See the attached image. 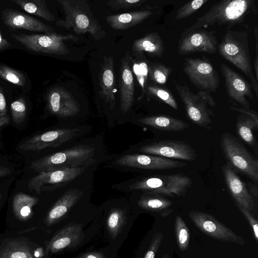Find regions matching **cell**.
<instances>
[{"label":"cell","instance_id":"6da1fadb","mask_svg":"<svg viewBox=\"0 0 258 258\" xmlns=\"http://www.w3.org/2000/svg\"><path fill=\"white\" fill-rule=\"evenodd\" d=\"M192 184L191 178L183 173L140 176L115 185L124 192L141 191L174 197L185 195Z\"/></svg>","mask_w":258,"mask_h":258},{"label":"cell","instance_id":"7a4b0ae2","mask_svg":"<svg viewBox=\"0 0 258 258\" xmlns=\"http://www.w3.org/2000/svg\"><path fill=\"white\" fill-rule=\"evenodd\" d=\"M251 0H224L212 6L191 26L184 29L182 34L207 28L215 24L226 25L227 29L240 23L254 8Z\"/></svg>","mask_w":258,"mask_h":258},{"label":"cell","instance_id":"3957f363","mask_svg":"<svg viewBox=\"0 0 258 258\" xmlns=\"http://www.w3.org/2000/svg\"><path fill=\"white\" fill-rule=\"evenodd\" d=\"M64 18L56 22L58 27L70 29L77 34L88 33L96 40L103 38L106 32L94 17L89 4L85 0H57Z\"/></svg>","mask_w":258,"mask_h":258},{"label":"cell","instance_id":"277c9868","mask_svg":"<svg viewBox=\"0 0 258 258\" xmlns=\"http://www.w3.org/2000/svg\"><path fill=\"white\" fill-rule=\"evenodd\" d=\"M248 36L246 32L227 29L218 44L217 50L222 57L230 62L250 79L257 98L258 84L253 73Z\"/></svg>","mask_w":258,"mask_h":258},{"label":"cell","instance_id":"5b68a950","mask_svg":"<svg viewBox=\"0 0 258 258\" xmlns=\"http://www.w3.org/2000/svg\"><path fill=\"white\" fill-rule=\"evenodd\" d=\"M95 148L79 145L56 152L31 163L30 168L37 172L87 167L95 162Z\"/></svg>","mask_w":258,"mask_h":258},{"label":"cell","instance_id":"8992f818","mask_svg":"<svg viewBox=\"0 0 258 258\" xmlns=\"http://www.w3.org/2000/svg\"><path fill=\"white\" fill-rule=\"evenodd\" d=\"M220 146L227 164L254 182L258 181V160L235 136L228 132L221 137Z\"/></svg>","mask_w":258,"mask_h":258},{"label":"cell","instance_id":"52a82bcc","mask_svg":"<svg viewBox=\"0 0 258 258\" xmlns=\"http://www.w3.org/2000/svg\"><path fill=\"white\" fill-rule=\"evenodd\" d=\"M175 86L189 119L200 126H208L212 122L211 116L214 117L215 115L214 112L208 108V105L212 107L216 106L211 93L199 90L195 94L185 85L175 83Z\"/></svg>","mask_w":258,"mask_h":258},{"label":"cell","instance_id":"ba28073f","mask_svg":"<svg viewBox=\"0 0 258 258\" xmlns=\"http://www.w3.org/2000/svg\"><path fill=\"white\" fill-rule=\"evenodd\" d=\"M13 37L26 49L35 52L66 55L70 53L65 41H77L75 35H60L54 32L44 34H13Z\"/></svg>","mask_w":258,"mask_h":258},{"label":"cell","instance_id":"9c48e42d","mask_svg":"<svg viewBox=\"0 0 258 258\" xmlns=\"http://www.w3.org/2000/svg\"><path fill=\"white\" fill-rule=\"evenodd\" d=\"M116 167L124 170H155L182 167L186 163L164 157L145 154H126L114 160Z\"/></svg>","mask_w":258,"mask_h":258},{"label":"cell","instance_id":"30bf717a","mask_svg":"<svg viewBox=\"0 0 258 258\" xmlns=\"http://www.w3.org/2000/svg\"><path fill=\"white\" fill-rule=\"evenodd\" d=\"M183 70L190 82L200 90L215 93L220 85V78L216 69L205 57L185 58Z\"/></svg>","mask_w":258,"mask_h":258},{"label":"cell","instance_id":"8fae6325","mask_svg":"<svg viewBox=\"0 0 258 258\" xmlns=\"http://www.w3.org/2000/svg\"><path fill=\"white\" fill-rule=\"evenodd\" d=\"M195 226L205 234L212 238L239 245L245 243L244 239L208 213L194 210L188 214Z\"/></svg>","mask_w":258,"mask_h":258},{"label":"cell","instance_id":"7c38bea8","mask_svg":"<svg viewBox=\"0 0 258 258\" xmlns=\"http://www.w3.org/2000/svg\"><path fill=\"white\" fill-rule=\"evenodd\" d=\"M137 150L143 154L172 159L194 161L197 157L195 149L189 144L178 140H166L144 144Z\"/></svg>","mask_w":258,"mask_h":258},{"label":"cell","instance_id":"4fadbf2b","mask_svg":"<svg viewBox=\"0 0 258 258\" xmlns=\"http://www.w3.org/2000/svg\"><path fill=\"white\" fill-rule=\"evenodd\" d=\"M85 167L68 168L55 171L41 172L30 179L28 188L37 194L42 191L55 189L66 185L83 173Z\"/></svg>","mask_w":258,"mask_h":258},{"label":"cell","instance_id":"5bb4252c","mask_svg":"<svg viewBox=\"0 0 258 258\" xmlns=\"http://www.w3.org/2000/svg\"><path fill=\"white\" fill-rule=\"evenodd\" d=\"M215 32L202 29L182 34L178 43V54L184 55L198 52L212 54L216 53L218 41Z\"/></svg>","mask_w":258,"mask_h":258},{"label":"cell","instance_id":"9a60e30c","mask_svg":"<svg viewBox=\"0 0 258 258\" xmlns=\"http://www.w3.org/2000/svg\"><path fill=\"white\" fill-rule=\"evenodd\" d=\"M78 128H58L49 131L28 139L19 148L26 151H36L47 148L57 147L78 135Z\"/></svg>","mask_w":258,"mask_h":258},{"label":"cell","instance_id":"2e32d148","mask_svg":"<svg viewBox=\"0 0 258 258\" xmlns=\"http://www.w3.org/2000/svg\"><path fill=\"white\" fill-rule=\"evenodd\" d=\"M220 70L224 78L227 95L244 108L250 109L246 97L253 99L252 86L242 76L222 62Z\"/></svg>","mask_w":258,"mask_h":258},{"label":"cell","instance_id":"e0dca14e","mask_svg":"<svg viewBox=\"0 0 258 258\" xmlns=\"http://www.w3.org/2000/svg\"><path fill=\"white\" fill-rule=\"evenodd\" d=\"M47 101L50 112L59 117L72 116L80 111V105L71 93L61 87L51 88L47 94Z\"/></svg>","mask_w":258,"mask_h":258},{"label":"cell","instance_id":"ac0fdd59","mask_svg":"<svg viewBox=\"0 0 258 258\" xmlns=\"http://www.w3.org/2000/svg\"><path fill=\"white\" fill-rule=\"evenodd\" d=\"M221 169L225 184L237 206L251 211L254 201L245 183L227 164H224Z\"/></svg>","mask_w":258,"mask_h":258},{"label":"cell","instance_id":"d6986e66","mask_svg":"<svg viewBox=\"0 0 258 258\" xmlns=\"http://www.w3.org/2000/svg\"><path fill=\"white\" fill-rule=\"evenodd\" d=\"M2 18L3 23L10 29H24L44 33L54 32L52 27L29 15L12 9L3 10Z\"/></svg>","mask_w":258,"mask_h":258},{"label":"cell","instance_id":"ffe728a7","mask_svg":"<svg viewBox=\"0 0 258 258\" xmlns=\"http://www.w3.org/2000/svg\"><path fill=\"white\" fill-rule=\"evenodd\" d=\"M132 58L128 52L121 57L119 77L120 108L123 113L133 106L135 97V82L131 67Z\"/></svg>","mask_w":258,"mask_h":258},{"label":"cell","instance_id":"44dd1931","mask_svg":"<svg viewBox=\"0 0 258 258\" xmlns=\"http://www.w3.org/2000/svg\"><path fill=\"white\" fill-rule=\"evenodd\" d=\"M99 83L100 95L109 104L110 107L113 109L115 106V94L116 90L114 59L111 56L105 55L103 57L100 64Z\"/></svg>","mask_w":258,"mask_h":258},{"label":"cell","instance_id":"7402d4cb","mask_svg":"<svg viewBox=\"0 0 258 258\" xmlns=\"http://www.w3.org/2000/svg\"><path fill=\"white\" fill-rule=\"evenodd\" d=\"M81 224L67 226L55 235L47 245L45 254L50 251L57 252L66 248L78 246L84 239Z\"/></svg>","mask_w":258,"mask_h":258},{"label":"cell","instance_id":"603a6c76","mask_svg":"<svg viewBox=\"0 0 258 258\" xmlns=\"http://www.w3.org/2000/svg\"><path fill=\"white\" fill-rule=\"evenodd\" d=\"M82 195V191L77 189L67 190L48 212L45 220L47 225L50 226L60 220L80 199Z\"/></svg>","mask_w":258,"mask_h":258},{"label":"cell","instance_id":"cb8c5ba5","mask_svg":"<svg viewBox=\"0 0 258 258\" xmlns=\"http://www.w3.org/2000/svg\"><path fill=\"white\" fill-rule=\"evenodd\" d=\"M164 51L163 41L156 32L148 33L144 37L134 40L132 52L137 57L141 56L144 52L150 55L162 57Z\"/></svg>","mask_w":258,"mask_h":258},{"label":"cell","instance_id":"d4e9b609","mask_svg":"<svg viewBox=\"0 0 258 258\" xmlns=\"http://www.w3.org/2000/svg\"><path fill=\"white\" fill-rule=\"evenodd\" d=\"M152 14V12L149 10L133 11L108 15L106 17V21L112 29L122 30L140 24Z\"/></svg>","mask_w":258,"mask_h":258},{"label":"cell","instance_id":"484cf974","mask_svg":"<svg viewBox=\"0 0 258 258\" xmlns=\"http://www.w3.org/2000/svg\"><path fill=\"white\" fill-rule=\"evenodd\" d=\"M43 250L32 251L24 241L11 240L0 247V258H40Z\"/></svg>","mask_w":258,"mask_h":258},{"label":"cell","instance_id":"4316f807","mask_svg":"<svg viewBox=\"0 0 258 258\" xmlns=\"http://www.w3.org/2000/svg\"><path fill=\"white\" fill-rule=\"evenodd\" d=\"M141 123L166 132H179L189 127L183 121L167 115H153L139 119Z\"/></svg>","mask_w":258,"mask_h":258},{"label":"cell","instance_id":"83f0119b","mask_svg":"<svg viewBox=\"0 0 258 258\" xmlns=\"http://www.w3.org/2000/svg\"><path fill=\"white\" fill-rule=\"evenodd\" d=\"M173 203L165 196L151 192H143L140 196L138 205L142 209L154 212H161L163 217L167 216L172 210L168 209Z\"/></svg>","mask_w":258,"mask_h":258},{"label":"cell","instance_id":"f1b7e54d","mask_svg":"<svg viewBox=\"0 0 258 258\" xmlns=\"http://www.w3.org/2000/svg\"><path fill=\"white\" fill-rule=\"evenodd\" d=\"M235 126L238 136L247 145L252 148L256 155H257L258 145L252 133V130H257L258 123H256L250 117L242 114L237 116Z\"/></svg>","mask_w":258,"mask_h":258},{"label":"cell","instance_id":"f546056e","mask_svg":"<svg viewBox=\"0 0 258 258\" xmlns=\"http://www.w3.org/2000/svg\"><path fill=\"white\" fill-rule=\"evenodd\" d=\"M38 202V198L23 192L15 195L13 200V209L16 218L23 221L31 218L33 208Z\"/></svg>","mask_w":258,"mask_h":258},{"label":"cell","instance_id":"4dcf8cb0","mask_svg":"<svg viewBox=\"0 0 258 258\" xmlns=\"http://www.w3.org/2000/svg\"><path fill=\"white\" fill-rule=\"evenodd\" d=\"M26 12L47 21H53L54 16L47 8L45 0H12Z\"/></svg>","mask_w":258,"mask_h":258},{"label":"cell","instance_id":"1f68e13d","mask_svg":"<svg viewBox=\"0 0 258 258\" xmlns=\"http://www.w3.org/2000/svg\"><path fill=\"white\" fill-rule=\"evenodd\" d=\"M126 217L123 210L114 209L109 213L106 220L107 229L113 238L120 233L125 223Z\"/></svg>","mask_w":258,"mask_h":258},{"label":"cell","instance_id":"d6a6232c","mask_svg":"<svg viewBox=\"0 0 258 258\" xmlns=\"http://www.w3.org/2000/svg\"><path fill=\"white\" fill-rule=\"evenodd\" d=\"M174 229L177 244L180 250L184 251L189 245L190 233L186 224L179 215H176L175 217Z\"/></svg>","mask_w":258,"mask_h":258},{"label":"cell","instance_id":"836d02e7","mask_svg":"<svg viewBox=\"0 0 258 258\" xmlns=\"http://www.w3.org/2000/svg\"><path fill=\"white\" fill-rule=\"evenodd\" d=\"M171 71V68L161 63H153L148 66L150 79L159 84H164L166 82Z\"/></svg>","mask_w":258,"mask_h":258},{"label":"cell","instance_id":"e575fe53","mask_svg":"<svg viewBox=\"0 0 258 258\" xmlns=\"http://www.w3.org/2000/svg\"><path fill=\"white\" fill-rule=\"evenodd\" d=\"M145 90L148 95L159 98L175 110L178 109L174 97L168 90L154 85L147 86Z\"/></svg>","mask_w":258,"mask_h":258},{"label":"cell","instance_id":"d590c367","mask_svg":"<svg viewBox=\"0 0 258 258\" xmlns=\"http://www.w3.org/2000/svg\"><path fill=\"white\" fill-rule=\"evenodd\" d=\"M0 77L19 86L24 87L26 84V78L22 72L7 66L0 65Z\"/></svg>","mask_w":258,"mask_h":258},{"label":"cell","instance_id":"8d00e7d4","mask_svg":"<svg viewBox=\"0 0 258 258\" xmlns=\"http://www.w3.org/2000/svg\"><path fill=\"white\" fill-rule=\"evenodd\" d=\"M12 119L17 124L22 123L26 116L27 107L25 99L20 97L13 102L10 106Z\"/></svg>","mask_w":258,"mask_h":258},{"label":"cell","instance_id":"74e56055","mask_svg":"<svg viewBox=\"0 0 258 258\" xmlns=\"http://www.w3.org/2000/svg\"><path fill=\"white\" fill-rule=\"evenodd\" d=\"M207 2L208 0H194L186 3L177 10L175 19L180 20L189 17Z\"/></svg>","mask_w":258,"mask_h":258},{"label":"cell","instance_id":"f35d334b","mask_svg":"<svg viewBox=\"0 0 258 258\" xmlns=\"http://www.w3.org/2000/svg\"><path fill=\"white\" fill-rule=\"evenodd\" d=\"M146 0H110L106 5L114 10L119 9H127L138 7Z\"/></svg>","mask_w":258,"mask_h":258},{"label":"cell","instance_id":"ab89813d","mask_svg":"<svg viewBox=\"0 0 258 258\" xmlns=\"http://www.w3.org/2000/svg\"><path fill=\"white\" fill-rule=\"evenodd\" d=\"M163 237V234L161 232H158L154 235L144 258H155V254L162 242Z\"/></svg>","mask_w":258,"mask_h":258},{"label":"cell","instance_id":"60d3db41","mask_svg":"<svg viewBox=\"0 0 258 258\" xmlns=\"http://www.w3.org/2000/svg\"><path fill=\"white\" fill-rule=\"evenodd\" d=\"M240 212L242 213V214L246 218L248 222H249L250 226H251L253 233L254 235V237L256 241H258V222L256 219L253 216V215L250 213V212L248 211L246 209L241 207H237Z\"/></svg>","mask_w":258,"mask_h":258},{"label":"cell","instance_id":"b9f144b4","mask_svg":"<svg viewBox=\"0 0 258 258\" xmlns=\"http://www.w3.org/2000/svg\"><path fill=\"white\" fill-rule=\"evenodd\" d=\"M231 110L238 112L243 115L248 116L251 118L256 123H258V114L256 112L251 109H247L244 107H237L232 106L230 107Z\"/></svg>","mask_w":258,"mask_h":258},{"label":"cell","instance_id":"7bdbcfd3","mask_svg":"<svg viewBox=\"0 0 258 258\" xmlns=\"http://www.w3.org/2000/svg\"><path fill=\"white\" fill-rule=\"evenodd\" d=\"M255 39V52L256 55L253 61L254 75L257 82H258V30L255 27L254 30Z\"/></svg>","mask_w":258,"mask_h":258},{"label":"cell","instance_id":"ee69618b","mask_svg":"<svg viewBox=\"0 0 258 258\" xmlns=\"http://www.w3.org/2000/svg\"><path fill=\"white\" fill-rule=\"evenodd\" d=\"M6 100L3 88L0 86V116L7 113Z\"/></svg>","mask_w":258,"mask_h":258},{"label":"cell","instance_id":"f6af8a7d","mask_svg":"<svg viewBox=\"0 0 258 258\" xmlns=\"http://www.w3.org/2000/svg\"><path fill=\"white\" fill-rule=\"evenodd\" d=\"M78 258H105V256L101 252H89L81 255Z\"/></svg>","mask_w":258,"mask_h":258},{"label":"cell","instance_id":"bcb514c9","mask_svg":"<svg viewBox=\"0 0 258 258\" xmlns=\"http://www.w3.org/2000/svg\"><path fill=\"white\" fill-rule=\"evenodd\" d=\"M11 44L6 39L3 38L0 29V51L8 49Z\"/></svg>","mask_w":258,"mask_h":258},{"label":"cell","instance_id":"7dc6e473","mask_svg":"<svg viewBox=\"0 0 258 258\" xmlns=\"http://www.w3.org/2000/svg\"><path fill=\"white\" fill-rule=\"evenodd\" d=\"M11 173V170L5 166L0 165V177L9 175Z\"/></svg>","mask_w":258,"mask_h":258},{"label":"cell","instance_id":"c3c4849f","mask_svg":"<svg viewBox=\"0 0 258 258\" xmlns=\"http://www.w3.org/2000/svg\"><path fill=\"white\" fill-rule=\"evenodd\" d=\"M10 119V117L7 114L0 116V127L7 124L9 122Z\"/></svg>","mask_w":258,"mask_h":258},{"label":"cell","instance_id":"681fc988","mask_svg":"<svg viewBox=\"0 0 258 258\" xmlns=\"http://www.w3.org/2000/svg\"><path fill=\"white\" fill-rule=\"evenodd\" d=\"M249 187V191L251 195H254L255 197L257 196V188L256 187L254 186L253 184H249L248 185Z\"/></svg>","mask_w":258,"mask_h":258},{"label":"cell","instance_id":"f907efd6","mask_svg":"<svg viewBox=\"0 0 258 258\" xmlns=\"http://www.w3.org/2000/svg\"><path fill=\"white\" fill-rule=\"evenodd\" d=\"M162 258H170V257L168 254H166L163 255V256L162 257Z\"/></svg>","mask_w":258,"mask_h":258},{"label":"cell","instance_id":"816d5d0a","mask_svg":"<svg viewBox=\"0 0 258 258\" xmlns=\"http://www.w3.org/2000/svg\"><path fill=\"white\" fill-rule=\"evenodd\" d=\"M2 196L1 193L0 192V201H1V200L2 199Z\"/></svg>","mask_w":258,"mask_h":258}]
</instances>
